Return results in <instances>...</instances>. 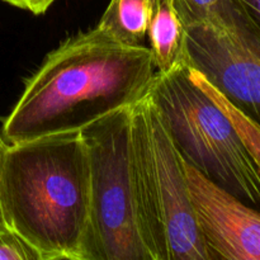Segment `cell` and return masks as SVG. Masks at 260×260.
<instances>
[{
    "instance_id": "1",
    "label": "cell",
    "mask_w": 260,
    "mask_h": 260,
    "mask_svg": "<svg viewBox=\"0 0 260 260\" xmlns=\"http://www.w3.org/2000/svg\"><path fill=\"white\" fill-rule=\"evenodd\" d=\"M155 75L149 47L119 42L96 25L70 36L51 51L3 124L8 144L80 131L132 107Z\"/></svg>"
},
{
    "instance_id": "2",
    "label": "cell",
    "mask_w": 260,
    "mask_h": 260,
    "mask_svg": "<svg viewBox=\"0 0 260 260\" xmlns=\"http://www.w3.org/2000/svg\"><path fill=\"white\" fill-rule=\"evenodd\" d=\"M0 206L7 225L43 260H84L90 170L81 131L5 145Z\"/></svg>"
},
{
    "instance_id": "3",
    "label": "cell",
    "mask_w": 260,
    "mask_h": 260,
    "mask_svg": "<svg viewBox=\"0 0 260 260\" xmlns=\"http://www.w3.org/2000/svg\"><path fill=\"white\" fill-rule=\"evenodd\" d=\"M131 142L140 233L151 260H212L183 157L149 91L131 108Z\"/></svg>"
},
{
    "instance_id": "4",
    "label": "cell",
    "mask_w": 260,
    "mask_h": 260,
    "mask_svg": "<svg viewBox=\"0 0 260 260\" xmlns=\"http://www.w3.org/2000/svg\"><path fill=\"white\" fill-rule=\"evenodd\" d=\"M149 94L183 159L245 202L260 207V170L225 112L189 76L182 63L155 73Z\"/></svg>"
},
{
    "instance_id": "5",
    "label": "cell",
    "mask_w": 260,
    "mask_h": 260,
    "mask_svg": "<svg viewBox=\"0 0 260 260\" xmlns=\"http://www.w3.org/2000/svg\"><path fill=\"white\" fill-rule=\"evenodd\" d=\"M131 108L117 109L80 129L90 170L84 260H151L137 217Z\"/></svg>"
},
{
    "instance_id": "6",
    "label": "cell",
    "mask_w": 260,
    "mask_h": 260,
    "mask_svg": "<svg viewBox=\"0 0 260 260\" xmlns=\"http://www.w3.org/2000/svg\"><path fill=\"white\" fill-rule=\"evenodd\" d=\"M187 28V63L260 126V25L236 0Z\"/></svg>"
},
{
    "instance_id": "7",
    "label": "cell",
    "mask_w": 260,
    "mask_h": 260,
    "mask_svg": "<svg viewBox=\"0 0 260 260\" xmlns=\"http://www.w3.org/2000/svg\"><path fill=\"white\" fill-rule=\"evenodd\" d=\"M184 161L190 201L212 260H260V212Z\"/></svg>"
},
{
    "instance_id": "8",
    "label": "cell",
    "mask_w": 260,
    "mask_h": 260,
    "mask_svg": "<svg viewBox=\"0 0 260 260\" xmlns=\"http://www.w3.org/2000/svg\"><path fill=\"white\" fill-rule=\"evenodd\" d=\"M147 36L157 73H170L187 62V28L174 0H154Z\"/></svg>"
},
{
    "instance_id": "9",
    "label": "cell",
    "mask_w": 260,
    "mask_h": 260,
    "mask_svg": "<svg viewBox=\"0 0 260 260\" xmlns=\"http://www.w3.org/2000/svg\"><path fill=\"white\" fill-rule=\"evenodd\" d=\"M154 0H111L98 27L124 45L140 46L147 36Z\"/></svg>"
},
{
    "instance_id": "10",
    "label": "cell",
    "mask_w": 260,
    "mask_h": 260,
    "mask_svg": "<svg viewBox=\"0 0 260 260\" xmlns=\"http://www.w3.org/2000/svg\"><path fill=\"white\" fill-rule=\"evenodd\" d=\"M189 76L194 84H197L223 112L226 116L233 122L234 127L238 131L239 136L241 137L243 142L245 144L246 149L251 154L253 159L255 160L256 165L260 170V126L253 119L249 118L248 116L239 111L235 106L230 103L215 86L211 85L207 79L198 73L196 69L189 66Z\"/></svg>"
},
{
    "instance_id": "11",
    "label": "cell",
    "mask_w": 260,
    "mask_h": 260,
    "mask_svg": "<svg viewBox=\"0 0 260 260\" xmlns=\"http://www.w3.org/2000/svg\"><path fill=\"white\" fill-rule=\"evenodd\" d=\"M0 260H43V256L17 231L0 228Z\"/></svg>"
},
{
    "instance_id": "12",
    "label": "cell",
    "mask_w": 260,
    "mask_h": 260,
    "mask_svg": "<svg viewBox=\"0 0 260 260\" xmlns=\"http://www.w3.org/2000/svg\"><path fill=\"white\" fill-rule=\"evenodd\" d=\"M183 22H200L217 9L222 0H174Z\"/></svg>"
},
{
    "instance_id": "13",
    "label": "cell",
    "mask_w": 260,
    "mask_h": 260,
    "mask_svg": "<svg viewBox=\"0 0 260 260\" xmlns=\"http://www.w3.org/2000/svg\"><path fill=\"white\" fill-rule=\"evenodd\" d=\"M13 7L20 8V9L29 10L36 15L45 14L48 8L56 2V0H3Z\"/></svg>"
},
{
    "instance_id": "14",
    "label": "cell",
    "mask_w": 260,
    "mask_h": 260,
    "mask_svg": "<svg viewBox=\"0 0 260 260\" xmlns=\"http://www.w3.org/2000/svg\"><path fill=\"white\" fill-rule=\"evenodd\" d=\"M236 2L260 25V0H236Z\"/></svg>"
},
{
    "instance_id": "15",
    "label": "cell",
    "mask_w": 260,
    "mask_h": 260,
    "mask_svg": "<svg viewBox=\"0 0 260 260\" xmlns=\"http://www.w3.org/2000/svg\"><path fill=\"white\" fill-rule=\"evenodd\" d=\"M0 228H9L5 222V218L4 215H3V210H2V206H0Z\"/></svg>"
},
{
    "instance_id": "16",
    "label": "cell",
    "mask_w": 260,
    "mask_h": 260,
    "mask_svg": "<svg viewBox=\"0 0 260 260\" xmlns=\"http://www.w3.org/2000/svg\"><path fill=\"white\" fill-rule=\"evenodd\" d=\"M5 145H7V142H5L4 139L0 136V159H2V154H3V150H4Z\"/></svg>"
}]
</instances>
